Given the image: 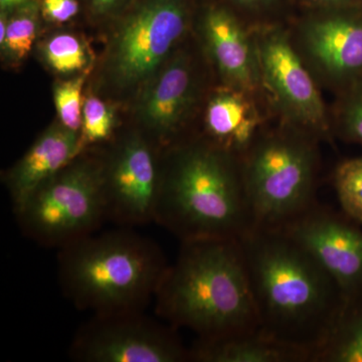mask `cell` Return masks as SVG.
<instances>
[{"label":"cell","instance_id":"cell-21","mask_svg":"<svg viewBox=\"0 0 362 362\" xmlns=\"http://www.w3.org/2000/svg\"><path fill=\"white\" fill-rule=\"evenodd\" d=\"M37 11L35 6H26L8 21L6 40L1 47L11 58L23 59L32 51L37 37Z\"/></svg>","mask_w":362,"mask_h":362},{"label":"cell","instance_id":"cell-22","mask_svg":"<svg viewBox=\"0 0 362 362\" xmlns=\"http://www.w3.org/2000/svg\"><path fill=\"white\" fill-rule=\"evenodd\" d=\"M85 78L78 77L57 86L54 98L61 125L80 132L83 122L82 90Z\"/></svg>","mask_w":362,"mask_h":362},{"label":"cell","instance_id":"cell-4","mask_svg":"<svg viewBox=\"0 0 362 362\" xmlns=\"http://www.w3.org/2000/svg\"><path fill=\"white\" fill-rule=\"evenodd\" d=\"M168 266L156 242L129 228L98 230L58 252L63 294L92 315L145 311Z\"/></svg>","mask_w":362,"mask_h":362},{"label":"cell","instance_id":"cell-12","mask_svg":"<svg viewBox=\"0 0 362 362\" xmlns=\"http://www.w3.org/2000/svg\"><path fill=\"white\" fill-rule=\"evenodd\" d=\"M307 54L335 80L362 75V14L333 13L308 21L302 33Z\"/></svg>","mask_w":362,"mask_h":362},{"label":"cell","instance_id":"cell-7","mask_svg":"<svg viewBox=\"0 0 362 362\" xmlns=\"http://www.w3.org/2000/svg\"><path fill=\"white\" fill-rule=\"evenodd\" d=\"M160 320L145 311L94 314L74 335L69 356L77 362L189 361L178 329Z\"/></svg>","mask_w":362,"mask_h":362},{"label":"cell","instance_id":"cell-8","mask_svg":"<svg viewBox=\"0 0 362 362\" xmlns=\"http://www.w3.org/2000/svg\"><path fill=\"white\" fill-rule=\"evenodd\" d=\"M187 26L182 0H148L121 26L114 44L112 66L123 85H135L150 77Z\"/></svg>","mask_w":362,"mask_h":362},{"label":"cell","instance_id":"cell-9","mask_svg":"<svg viewBox=\"0 0 362 362\" xmlns=\"http://www.w3.org/2000/svg\"><path fill=\"white\" fill-rule=\"evenodd\" d=\"M102 169L107 223L119 228L154 223L161 170L148 143L129 136Z\"/></svg>","mask_w":362,"mask_h":362},{"label":"cell","instance_id":"cell-24","mask_svg":"<svg viewBox=\"0 0 362 362\" xmlns=\"http://www.w3.org/2000/svg\"><path fill=\"white\" fill-rule=\"evenodd\" d=\"M340 131L347 140L362 145V83L350 93L343 107Z\"/></svg>","mask_w":362,"mask_h":362},{"label":"cell","instance_id":"cell-23","mask_svg":"<svg viewBox=\"0 0 362 362\" xmlns=\"http://www.w3.org/2000/svg\"><path fill=\"white\" fill-rule=\"evenodd\" d=\"M114 117L111 109L95 96L87 98L83 105L81 137L85 147L88 144L105 141L111 136Z\"/></svg>","mask_w":362,"mask_h":362},{"label":"cell","instance_id":"cell-18","mask_svg":"<svg viewBox=\"0 0 362 362\" xmlns=\"http://www.w3.org/2000/svg\"><path fill=\"white\" fill-rule=\"evenodd\" d=\"M314 362H362V292L344 300L337 322Z\"/></svg>","mask_w":362,"mask_h":362},{"label":"cell","instance_id":"cell-11","mask_svg":"<svg viewBox=\"0 0 362 362\" xmlns=\"http://www.w3.org/2000/svg\"><path fill=\"white\" fill-rule=\"evenodd\" d=\"M256 49L261 78L290 121L307 134L325 131L322 99L286 35L267 33Z\"/></svg>","mask_w":362,"mask_h":362},{"label":"cell","instance_id":"cell-3","mask_svg":"<svg viewBox=\"0 0 362 362\" xmlns=\"http://www.w3.org/2000/svg\"><path fill=\"white\" fill-rule=\"evenodd\" d=\"M154 223L180 242L240 240L252 230L240 156L214 142L178 149L161 170Z\"/></svg>","mask_w":362,"mask_h":362},{"label":"cell","instance_id":"cell-25","mask_svg":"<svg viewBox=\"0 0 362 362\" xmlns=\"http://www.w3.org/2000/svg\"><path fill=\"white\" fill-rule=\"evenodd\" d=\"M42 11L47 20L65 23L78 13V4L77 0H44Z\"/></svg>","mask_w":362,"mask_h":362},{"label":"cell","instance_id":"cell-16","mask_svg":"<svg viewBox=\"0 0 362 362\" xmlns=\"http://www.w3.org/2000/svg\"><path fill=\"white\" fill-rule=\"evenodd\" d=\"M189 361L312 362V356L257 330L220 339H197L189 347Z\"/></svg>","mask_w":362,"mask_h":362},{"label":"cell","instance_id":"cell-1","mask_svg":"<svg viewBox=\"0 0 362 362\" xmlns=\"http://www.w3.org/2000/svg\"><path fill=\"white\" fill-rule=\"evenodd\" d=\"M239 240L259 330L314 362L341 311V290L284 230L252 228Z\"/></svg>","mask_w":362,"mask_h":362},{"label":"cell","instance_id":"cell-26","mask_svg":"<svg viewBox=\"0 0 362 362\" xmlns=\"http://www.w3.org/2000/svg\"><path fill=\"white\" fill-rule=\"evenodd\" d=\"M118 1L119 0H93V6L99 13H104L112 8Z\"/></svg>","mask_w":362,"mask_h":362},{"label":"cell","instance_id":"cell-20","mask_svg":"<svg viewBox=\"0 0 362 362\" xmlns=\"http://www.w3.org/2000/svg\"><path fill=\"white\" fill-rule=\"evenodd\" d=\"M44 54L47 64L59 73H74L87 65L84 45L77 37L69 33H59L47 40Z\"/></svg>","mask_w":362,"mask_h":362},{"label":"cell","instance_id":"cell-27","mask_svg":"<svg viewBox=\"0 0 362 362\" xmlns=\"http://www.w3.org/2000/svg\"><path fill=\"white\" fill-rule=\"evenodd\" d=\"M311 1L324 6L340 7L349 6L354 0H311Z\"/></svg>","mask_w":362,"mask_h":362},{"label":"cell","instance_id":"cell-17","mask_svg":"<svg viewBox=\"0 0 362 362\" xmlns=\"http://www.w3.org/2000/svg\"><path fill=\"white\" fill-rule=\"evenodd\" d=\"M206 124L214 143L240 156L256 138L259 118L247 92L232 88L209 101Z\"/></svg>","mask_w":362,"mask_h":362},{"label":"cell","instance_id":"cell-19","mask_svg":"<svg viewBox=\"0 0 362 362\" xmlns=\"http://www.w3.org/2000/svg\"><path fill=\"white\" fill-rule=\"evenodd\" d=\"M333 181L342 213L362 226V156L340 163Z\"/></svg>","mask_w":362,"mask_h":362},{"label":"cell","instance_id":"cell-5","mask_svg":"<svg viewBox=\"0 0 362 362\" xmlns=\"http://www.w3.org/2000/svg\"><path fill=\"white\" fill-rule=\"evenodd\" d=\"M240 157L254 228L284 230L316 206L312 135L291 130L255 138Z\"/></svg>","mask_w":362,"mask_h":362},{"label":"cell","instance_id":"cell-10","mask_svg":"<svg viewBox=\"0 0 362 362\" xmlns=\"http://www.w3.org/2000/svg\"><path fill=\"white\" fill-rule=\"evenodd\" d=\"M323 267L349 299L362 292V226L319 206L284 228Z\"/></svg>","mask_w":362,"mask_h":362},{"label":"cell","instance_id":"cell-13","mask_svg":"<svg viewBox=\"0 0 362 362\" xmlns=\"http://www.w3.org/2000/svg\"><path fill=\"white\" fill-rule=\"evenodd\" d=\"M86 148L80 132L52 126L7 173L6 185L13 211L45 181L75 160Z\"/></svg>","mask_w":362,"mask_h":362},{"label":"cell","instance_id":"cell-14","mask_svg":"<svg viewBox=\"0 0 362 362\" xmlns=\"http://www.w3.org/2000/svg\"><path fill=\"white\" fill-rule=\"evenodd\" d=\"M204 33L223 77L235 89L254 90L261 78L257 49L237 18L226 9L211 8L204 16Z\"/></svg>","mask_w":362,"mask_h":362},{"label":"cell","instance_id":"cell-2","mask_svg":"<svg viewBox=\"0 0 362 362\" xmlns=\"http://www.w3.org/2000/svg\"><path fill=\"white\" fill-rule=\"evenodd\" d=\"M153 302L156 317L197 339L259 330L239 240L180 242Z\"/></svg>","mask_w":362,"mask_h":362},{"label":"cell","instance_id":"cell-15","mask_svg":"<svg viewBox=\"0 0 362 362\" xmlns=\"http://www.w3.org/2000/svg\"><path fill=\"white\" fill-rule=\"evenodd\" d=\"M194 100V84L187 61L177 58L160 74L143 98L142 119L157 134H173Z\"/></svg>","mask_w":362,"mask_h":362},{"label":"cell","instance_id":"cell-29","mask_svg":"<svg viewBox=\"0 0 362 362\" xmlns=\"http://www.w3.org/2000/svg\"><path fill=\"white\" fill-rule=\"evenodd\" d=\"M7 23L8 21L6 20V16L2 14L1 21H0V44H4V40L6 37Z\"/></svg>","mask_w":362,"mask_h":362},{"label":"cell","instance_id":"cell-30","mask_svg":"<svg viewBox=\"0 0 362 362\" xmlns=\"http://www.w3.org/2000/svg\"><path fill=\"white\" fill-rule=\"evenodd\" d=\"M237 1L240 2V4L252 6V4H262V2L266 1V0H237Z\"/></svg>","mask_w":362,"mask_h":362},{"label":"cell","instance_id":"cell-28","mask_svg":"<svg viewBox=\"0 0 362 362\" xmlns=\"http://www.w3.org/2000/svg\"><path fill=\"white\" fill-rule=\"evenodd\" d=\"M25 2H28V0H0V6L2 11H6L8 8L23 6Z\"/></svg>","mask_w":362,"mask_h":362},{"label":"cell","instance_id":"cell-6","mask_svg":"<svg viewBox=\"0 0 362 362\" xmlns=\"http://www.w3.org/2000/svg\"><path fill=\"white\" fill-rule=\"evenodd\" d=\"M80 156L13 211L23 235L40 246L59 251L107 223L102 164Z\"/></svg>","mask_w":362,"mask_h":362}]
</instances>
